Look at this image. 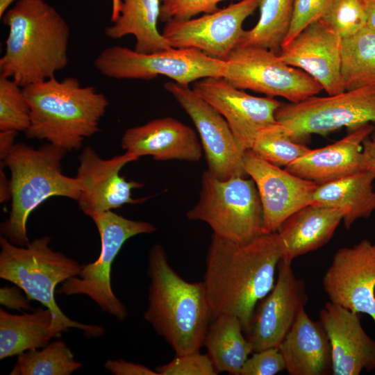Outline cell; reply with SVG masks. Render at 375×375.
Here are the masks:
<instances>
[{"label":"cell","mask_w":375,"mask_h":375,"mask_svg":"<svg viewBox=\"0 0 375 375\" xmlns=\"http://www.w3.org/2000/svg\"><path fill=\"white\" fill-rule=\"evenodd\" d=\"M283 244L277 232L244 244L212 233L203 283L212 320L221 315L239 319L247 335L258 303L272 290Z\"/></svg>","instance_id":"6da1fadb"},{"label":"cell","mask_w":375,"mask_h":375,"mask_svg":"<svg viewBox=\"0 0 375 375\" xmlns=\"http://www.w3.org/2000/svg\"><path fill=\"white\" fill-rule=\"evenodd\" d=\"M1 19L8 34L1 76L23 88L53 77L67 65L69 27L45 0H19Z\"/></svg>","instance_id":"7a4b0ae2"},{"label":"cell","mask_w":375,"mask_h":375,"mask_svg":"<svg viewBox=\"0 0 375 375\" xmlns=\"http://www.w3.org/2000/svg\"><path fill=\"white\" fill-rule=\"evenodd\" d=\"M147 272L150 285L144 319L176 355L199 351L212 321L203 281L183 279L172 267L160 244L149 250Z\"/></svg>","instance_id":"3957f363"},{"label":"cell","mask_w":375,"mask_h":375,"mask_svg":"<svg viewBox=\"0 0 375 375\" xmlns=\"http://www.w3.org/2000/svg\"><path fill=\"white\" fill-rule=\"evenodd\" d=\"M22 88L31 109L27 138L45 140L68 152L99 131L109 102L94 87L81 85L74 77L53 76Z\"/></svg>","instance_id":"277c9868"},{"label":"cell","mask_w":375,"mask_h":375,"mask_svg":"<svg viewBox=\"0 0 375 375\" xmlns=\"http://www.w3.org/2000/svg\"><path fill=\"white\" fill-rule=\"evenodd\" d=\"M67 152L51 143L34 148L21 142L15 144L1 160L11 174V210L1 224V233L12 244L24 247L29 242L28 218L47 199L63 197L78 201V178L62 173Z\"/></svg>","instance_id":"5b68a950"},{"label":"cell","mask_w":375,"mask_h":375,"mask_svg":"<svg viewBox=\"0 0 375 375\" xmlns=\"http://www.w3.org/2000/svg\"><path fill=\"white\" fill-rule=\"evenodd\" d=\"M48 235L34 239L26 246L0 238V277L13 283L30 300L39 301L52 313L51 330L58 338L67 328H77L86 337L97 338L104 334L100 326L74 321L65 315L55 299L56 286L78 274L82 268L76 260L53 250Z\"/></svg>","instance_id":"8992f818"},{"label":"cell","mask_w":375,"mask_h":375,"mask_svg":"<svg viewBox=\"0 0 375 375\" xmlns=\"http://www.w3.org/2000/svg\"><path fill=\"white\" fill-rule=\"evenodd\" d=\"M186 217L206 223L213 234L239 244L247 243L264 233L258 191L252 178L247 177L222 181L204 171L199 200Z\"/></svg>","instance_id":"52a82bcc"},{"label":"cell","mask_w":375,"mask_h":375,"mask_svg":"<svg viewBox=\"0 0 375 375\" xmlns=\"http://www.w3.org/2000/svg\"><path fill=\"white\" fill-rule=\"evenodd\" d=\"M226 61L194 48H170L143 53L122 46L104 49L94 60L102 75L149 81L162 75L185 87L203 78L224 77Z\"/></svg>","instance_id":"ba28073f"},{"label":"cell","mask_w":375,"mask_h":375,"mask_svg":"<svg viewBox=\"0 0 375 375\" xmlns=\"http://www.w3.org/2000/svg\"><path fill=\"white\" fill-rule=\"evenodd\" d=\"M91 219L100 235L99 256L94 262L83 265L78 274L62 283L58 292L67 296L86 295L103 312L124 320L128 312L112 291V265L126 240L140 234L153 233L156 228L149 222L129 219L112 210L96 214Z\"/></svg>","instance_id":"9c48e42d"},{"label":"cell","mask_w":375,"mask_h":375,"mask_svg":"<svg viewBox=\"0 0 375 375\" xmlns=\"http://www.w3.org/2000/svg\"><path fill=\"white\" fill-rule=\"evenodd\" d=\"M275 117L300 143L312 134L324 135L342 127L351 130L375 122V86L282 103Z\"/></svg>","instance_id":"30bf717a"},{"label":"cell","mask_w":375,"mask_h":375,"mask_svg":"<svg viewBox=\"0 0 375 375\" xmlns=\"http://www.w3.org/2000/svg\"><path fill=\"white\" fill-rule=\"evenodd\" d=\"M224 78L240 90L297 103L318 94L322 87L302 70L285 63L278 53L262 47H235L227 56Z\"/></svg>","instance_id":"8fae6325"},{"label":"cell","mask_w":375,"mask_h":375,"mask_svg":"<svg viewBox=\"0 0 375 375\" xmlns=\"http://www.w3.org/2000/svg\"><path fill=\"white\" fill-rule=\"evenodd\" d=\"M193 122L200 138L208 171L219 180L247 177L245 150L240 146L227 122L190 87L174 81L164 85Z\"/></svg>","instance_id":"7c38bea8"},{"label":"cell","mask_w":375,"mask_h":375,"mask_svg":"<svg viewBox=\"0 0 375 375\" xmlns=\"http://www.w3.org/2000/svg\"><path fill=\"white\" fill-rule=\"evenodd\" d=\"M260 1L240 0L197 18L168 22L161 33L172 48H194L225 60L238 44L244 22L258 8Z\"/></svg>","instance_id":"4fadbf2b"},{"label":"cell","mask_w":375,"mask_h":375,"mask_svg":"<svg viewBox=\"0 0 375 375\" xmlns=\"http://www.w3.org/2000/svg\"><path fill=\"white\" fill-rule=\"evenodd\" d=\"M322 285L331 303L367 314L375 323V243L363 239L339 249Z\"/></svg>","instance_id":"5bb4252c"},{"label":"cell","mask_w":375,"mask_h":375,"mask_svg":"<svg viewBox=\"0 0 375 375\" xmlns=\"http://www.w3.org/2000/svg\"><path fill=\"white\" fill-rule=\"evenodd\" d=\"M138 160L127 151L110 159H103L92 147L83 149L78 156L76 177L81 186L78 206L85 215L91 217L127 203L138 204L147 199L132 197V190L142 188L144 183L127 181L119 174L124 166Z\"/></svg>","instance_id":"9a60e30c"},{"label":"cell","mask_w":375,"mask_h":375,"mask_svg":"<svg viewBox=\"0 0 375 375\" xmlns=\"http://www.w3.org/2000/svg\"><path fill=\"white\" fill-rule=\"evenodd\" d=\"M193 91L227 122L244 150L250 149L260 130L276 122L282 102L274 97L251 95L224 77H206L193 83Z\"/></svg>","instance_id":"2e32d148"},{"label":"cell","mask_w":375,"mask_h":375,"mask_svg":"<svg viewBox=\"0 0 375 375\" xmlns=\"http://www.w3.org/2000/svg\"><path fill=\"white\" fill-rule=\"evenodd\" d=\"M292 262L281 260L272 290L257 305L247 338L253 352L277 347L308 300L305 282L297 278Z\"/></svg>","instance_id":"e0dca14e"},{"label":"cell","mask_w":375,"mask_h":375,"mask_svg":"<svg viewBox=\"0 0 375 375\" xmlns=\"http://www.w3.org/2000/svg\"><path fill=\"white\" fill-rule=\"evenodd\" d=\"M244 166L258 191L264 233L276 232L289 217L312 203L316 183L266 161L250 149L245 151Z\"/></svg>","instance_id":"ac0fdd59"},{"label":"cell","mask_w":375,"mask_h":375,"mask_svg":"<svg viewBox=\"0 0 375 375\" xmlns=\"http://www.w3.org/2000/svg\"><path fill=\"white\" fill-rule=\"evenodd\" d=\"M342 39L321 20L282 45L280 58L314 78L328 94L345 91L342 79Z\"/></svg>","instance_id":"d6986e66"},{"label":"cell","mask_w":375,"mask_h":375,"mask_svg":"<svg viewBox=\"0 0 375 375\" xmlns=\"http://www.w3.org/2000/svg\"><path fill=\"white\" fill-rule=\"evenodd\" d=\"M319 322L330 342L333 375L375 370V340L363 329L359 313L328 301L319 312Z\"/></svg>","instance_id":"ffe728a7"},{"label":"cell","mask_w":375,"mask_h":375,"mask_svg":"<svg viewBox=\"0 0 375 375\" xmlns=\"http://www.w3.org/2000/svg\"><path fill=\"white\" fill-rule=\"evenodd\" d=\"M121 146L138 159L150 156L156 160L197 162L203 154L195 131L170 117L154 119L129 128L122 138Z\"/></svg>","instance_id":"44dd1931"},{"label":"cell","mask_w":375,"mask_h":375,"mask_svg":"<svg viewBox=\"0 0 375 375\" xmlns=\"http://www.w3.org/2000/svg\"><path fill=\"white\" fill-rule=\"evenodd\" d=\"M374 131L372 123L351 129L333 144L311 149L285 169L318 185L369 169L362 142Z\"/></svg>","instance_id":"7402d4cb"},{"label":"cell","mask_w":375,"mask_h":375,"mask_svg":"<svg viewBox=\"0 0 375 375\" xmlns=\"http://www.w3.org/2000/svg\"><path fill=\"white\" fill-rule=\"evenodd\" d=\"M290 375L332 374L331 345L319 322L309 317L305 308L278 347Z\"/></svg>","instance_id":"603a6c76"},{"label":"cell","mask_w":375,"mask_h":375,"mask_svg":"<svg viewBox=\"0 0 375 375\" xmlns=\"http://www.w3.org/2000/svg\"><path fill=\"white\" fill-rule=\"evenodd\" d=\"M344 210L309 204L289 217L276 231L283 244L282 260L292 261L315 251L333 237Z\"/></svg>","instance_id":"cb8c5ba5"},{"label":"cell","mask_w":375,"mask_h":375,"mask_svg":"<svg viewBox=\"0 0 375 375\" xmlns=\"http://www.w3.org/2000/svg\"><path fill=\"white\" fill-rule=\"evenodd\" d=\"M374 176L366 169L319 185L311 204L344 210L343 222L349 228L358 219L368 218L375 210Z\"/></svg>","instance_id":"d4e9b609"},{"label":"cell","mask_w":375,"mask_h":375,"mask_svg":"<svg viewBox=\"0 0 375 375\" xmlns=\"http://www.w3.org/2000/svg\"><path fill=\"white\" fill-rule=\"evenodd\" d=\"M117 19L105 28L106 35L119 39L131 35L135 50L150 53L172 48L157 28L160 16V0H121Z\"/></svg>","instance_id":"484cf974"},{"label":"cell","mask_w":375,"mask_h":375,"mask_svg":"<svg viewBox=\"0 0 375 375\" xmlns=\"http://www.w3.org/2000/svg\"><path fill=\"white\" fill-rule=\"evenodd\" d=\"M52 313L38 308L31 313L14 315L0 309V359L46 346L53 335Z\"/></svg>","instance_id":"4316f807"},{"label":"cell","mask_w":375,"mask_h":375,"mask_svg":"<svg viewBox=\"0 0 375 375\" xmlns=\"http://www.w3.org/2000/svg\"><path fill=\"white\" fill-rule=\"evenodd\" d=\"M243 333L241 322L235 316L221 315L211 321L203 346L217 374L240 375L244 363L253 352Z\"/></svg>","instance_id":"83f0119b"},{"label":"cell","mask_w":375,"mask_h":375,"mask_svg":"<svg viewBox=\"0 0 375 375\" xmlns=\"http://www.w3.org/2000/svg\"><path fill=\"white\" fill-rule=\"evenodd\" d=\"M344 90L375 86V31L367 27L342 40Z\"/></svg>","instance_id":"f1b7e54d"},{"label":"cell","mask_w":375,"mask_h":375,"mask_svg":"<svg viewBox=\"0 0 375 375\" xmlns=\"http://www.w3.org/2000/svg\"><path fill=\"white\" fill-rule=\"evenodd\" d=\"M258 8V22L244 31L238 45L266 48L278 53L290 27L293 0H260Z\"/></svg>","instance_id":"f546056e"},{"label":"cell","mask_w":375,"mask_h":375,"mask_svg":"<svg viewBox=\"0 0 375 375\" xmlns=\"http://www.w3.org/2000/svg\"><path fill=\"white\" fill-rule=\"evenodd\" d=\"M65 342L56 340L18 356L10 375H69L81 367Z\"/></svg>","instance_id":"4dcf8cb0"},{"label":"cell","mask_w":375,"mask_h":375,"mask_svg":"<svg viewBox=\"0 0 375 375\" xmlns=\"http://www.w3.org/2000/svg\"><path fill=\"white\" fill-rule=\"evenodd\" d=\"M310 149L303 143L294 141L287 128L277 121L260 131L250 149L266 161L285 167Z\"/></svg>","instance_id":"1f68e13d"},{"label":"cell","mask_w":375,"mask_h":375,"mask_svg":"<svg viewBox=\"0 0 375 375\" xmlns=\"http://www.w3.org/2000/svg\"><path fill=\"white\" fill-rule=\"evenodd\" d=\"M31 123V109L23 88L0 76V131L25 132Z\"/></svg>","instance_id":"d6a6232c"},{"label":"cell","mask_w":375,"mask_h":375,"mask_svg":"<svg viewBox=\"0 0 375 375\" xmlns=\"http://www.w3.org/2000/svg\"><path fill=\"white\" fill-rule=\"evenodd\" d=\"M319 20L342 39L357 33L367 24L361 0H332Z\"/></svg>","instance_id":"836d02e7"},{"label":"cell","mask_w":375,"mask_h":375,"mask_svg":"<svg viewBox=\"0 0 375 375\" xmlns=\"http://www.w3.org/2000/svg\"><path fill=\"white\" fill-rule=\"evenodd\" d=\"M235 0H160L159 20L162 22H182L203 13L217 11L219 3Z\"/></svg>","instance_id":"e575fe53"},{"label":"cell","mask_w":375,"mask_h":375,"mask_svg":"<svg viewBox=\"0 0 375 375\" xmlns=\"http://www.w3.org/2000/svg\"><path fill=\"white\" fill-rule=\"evenodd\" d=\"M159 375H216L213 364L208 354L199 351L176 355L169 362L158 366Z\"/></svg>","instance_id":"d590c367"},{"label":"cell","mask_w":375,"mask_h":375,"mask_svg":"<svg viewBox=\"0 0 375 375\" xmlns=\"http://www.w3.org/2000/svg\"><path fill=\"white\" fill-rule=\"evenodd\" d=\"M331 1L293 0L292 22L283 44L289 42L312 23L319 20Z\"/></svg>","instance_id":"8d00e7d4"},{"label":"cell","mask_w":375,"mask_h":375,"mask_svg":"<svg viewBox=\"0 0 375 375\" xmlns=\"http://www.w3.org/2000/svg\"><path fill=\"white\" fill-rule=\"evenodd\" d=\"M285 369V362L277 347L253 352L247 358L240 375H274Z\"/></svg>","instance_id":"74e56055"},{"label":"cell","mask_w":375,"mask_h":375,"mask_svg":"<svg viewBox=\"0 0 375 375\" xmlns=\"http://www.w3.org/2000/svg\"><path fill=\"white\" fill-rule=\"evenodd\" d=\"M18 286L3 287L0 288V303L3 306L18 311L30 310L32 307L30 299L21 292Z\"/></svg>","instance_id":"f35d334b"},{"label":"cell","mask_w":375,"mask_h":375,"mask_svg":"<svg viewBox=\"0 0 375 375\" xmlns=\"http://www.w3.org/2000/svg\"><path fill=\"white\" fill-rule=\"evenodd\" d=\"M104 366L114 375H159L147 366L122 359L108 360Z\"/></svg>","instance_id":"ab89813d"},{"label":"cell","mask_w":375,"mask_h":375,"mask_svg":"<svg viewBox=\"0 0 375 375\" xmlns=\"http://www.w3.org/2000/svg\"><path fill=\"white\" fill-rule=\"evenodd\" d=\"M18 132L15 131H0V159L3 160L15 144Z\"/></svg>","instance_id":"60d3db41"},{"label":"cell","mask_w":375,"mask_h":375,"mask_svg":"<svg viewBox=\"0 0 375 375\" xmlns=\"http://www.w3.org/2000/svg\"><path fill=\"white\" fill-rule=\"evenodd\" d=\"M362 145L369 168L374 172L375 183V131L363 141Z\"/></svg>","instance_id":"b9f144b4"},{"label":"cell","mask_w":375,"mask_h":375,"mask_svg":"<svg viewBox=\"0 0 375 375\" xmlns=\"http://www.w3.org/2000/svg\"><path fill=\"white\" fill-rule=\"evenodd\" d=\"M11 199L10 180L6 176L1 166L0 170V201L1 203Z\"/></svg>","instance_id":"7bdbcfd3"},{"label":"cell","mask_w":375,"mask_h":375,"mask_svg":"<svg viewBox=\"0 0 375 375\" xmlns=\"http://www.w3.org/2000/svg\"><path fill=\"white\" fill-rule=\"evenodd\" d=\"M366 17V27L375 31V0H361Z\"/></svg>","instance_id":"ee69618b"},{"label":"cell","mask_w":375,"mask_h":375,"mask_svg":"<svg viewBox=\"0 0 375 375\" xmlns=\"http://www.w3.org/2000/svg\"><path fill=\"white\" fill-rule=\"evenodd\" d=\"M122 2L121 0H112V12H111V22H115L119 15L121 10Z\"/></svg>","instance_id":"f6af8a7d"},{"label":"cell","mask_w":375,"mask_h":375,"mask_svg":"<svg viewBox=\"0 0 375 375\" xmlns=\"http://www.w3.org/2000/svg\"><path fill=\"white\" fill-rule=\"evenodd\" d=\"M19 0H0V18L1 19L6 12L10 8L13 3Z\"/></svg>","instance_id":"bcb514c9"}]
</instances>
